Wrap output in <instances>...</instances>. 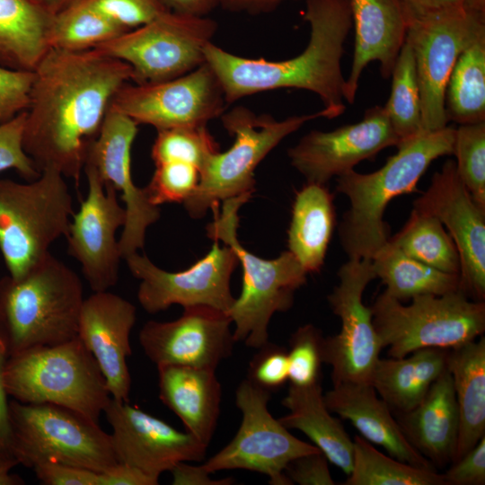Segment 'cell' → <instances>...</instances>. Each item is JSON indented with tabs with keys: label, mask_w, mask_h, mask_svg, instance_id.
<instances>
[{
	"label": "cell",
	"mask_w": 485,
	"mask_h": 485,
	"mask_svg": "<svg viewBox=\"0 0 485 485\" xmlns=\"http://www.w3.org/2000/svg\"><path fill=\"white\" fill-rule=\"evenodd\" d=\"M324 401L331 412L349 420L362 437L384 447L390 456L417 467L435 469L410 445L392 411L370 384H333L324 394Z\"/></svg>",
	"instance_id": "obj_25"
},
{
	"label": "cell",
	"mask_w": 485,
	"mask_h": 485,
	"mask_svg": "<svg viewBox=\"0 0 485 485\" xmlns=\"http://www.w3.org/2000/svg\"><path fill=\"white\" fill-rule=\"evenodd\" d=\"M8 420L6 448L28 468L54 462L103 472L119 463L111 436L70 409L13 400Z\"/></svg>",
	"instance_id": "obj_8"
},
{
	"label": "cell",
	"mask_w": 485,
	"mask_h": 485,
	"mask_svg": "<svg viewBox=\"0 0 485 485\" xmlns=\"http://www.w3.org/2000/svg\"><path fill=\"white\" fill-rule=\"evenodd\" d=\"M88 190L69 225L67 252L81 266L93 292L108 291L119 280L122 259L116 232L126 221L116 189L104 184L94 168L85 164Z\"/></svg>",
	"instance_id": "obj_18"
},
{
	"label": "cell",
	"mask_w": 485,
	"mask_h": 485,
	"mask_svg": "<svg viewBox=\"0 0 485 485\" xmlns=\"http://www.w3.org/2000/svg\"><path fill=\"white\" fill-rule=\"evenodd\" d=\"M221 84L205 62L179 77L147 84H125L110 105L139 124L157 131L205 126L225 107Z\"/></svg>",
	"instance_id": "obj_15"
},
{
	"label": "cell",
	"mask_w": 485,
	"mask_h": 485,
	"mask_svg": "<svg viewBox=\"0 0 485 485\" xmlns=\"http://www.w3.org/2000/svg\"><path fill=\"white\" fill-rule=\"evenodd\" d=\"M155 169L145 187L150 202L155 206L164 203H184L196 190L199 170L192 164L167 161L154 163Z\"/></svg>",
	"instance_id": "obj_41"
},
{
	"label": "cell",
	"mask_w": 485,
	"mask_h": 485,
	"mask_svg": "<svg viewBox=\"0 0 485 485\" xmlns=\"http://www.w3.org/2000/svg\"><path fill=\"white\" fill-rule=\"evenodd\" d=\"M103 412L112 428L118 462L155 480L179 463L205 458L207 446L192 434L175 429L128 401L111 398Z\"/></svg>",
	"instance_id": "obj_22"
},
{
	"label": "cell",
	"mask_w": 485,
	"mask_h": 485,
	"mask_svg": "<svg viewBox=\"0 0 485 485\" xmlns=\"http://www.w3.org/2000/svg\"><path fill=\"white\" fill-rule=\"evenodd\" d=\"M128 31L103 13L93 0H75L53 14L48 43L49 48L82 52Z\"/></svg>",
	"instance_id": "obj_34"
},
{
	"label": "cell",
	"mask_w": 485,
	"mask_h": 485,
	"mask_svg": "<svg viewBox=\"0 0 485 485\" xmlns=\"http://www.w3.org/2000/svg\"><path fill=\"white\" fill-rule=\"evenodd\" d=\"M333 194L325 185L307 183L296 191L288 229V251L307 273L324 264L335 227Z\"/></svg>",
	"instance_id": "obj_31"
},
{
	"label": "cell",
	"mask_w": 485,
	"mask_h": 485,
	"mask_svg": "<svg viewBox=\"0 0 485 485\" xmlns=\"http://www.w3.org/2000/svg\"><path fill=\"white\" fill-rule=\"evenodd\" d=\"M33 471L46 485H99V472L54 462L35 465Z\"/></svg>",
	"instance_id": "obj_49"
},
{
	"label": "cell",
	"mask_w": 485,
	"mask_h": 485,
	"mask_svg": "<svg viewBox=\"0 0 485 485\" xmlns=\"http://www.w3.org/2000/svg\"><path fill=\"white\" fill-rule=\"evenodd\" d=\"M213 241L208 253L182 271L162 269L137 252L125 259L132 275L140 280L137 299L147 313L172 304L204 305L228 313L235 300L230 279L239 261L231 247H220L218 241Z\"/></svg>",
	"instance_id": "obj_16"
},
{
	"label": "cell",
	"mask_w": 485,
	"mask_h": 485,
	"mask_svg": "<svg viewBox=\"0 0 485 485\" xmlns=\"http://www.w3.org/2000/svg\"><path fill=\"white\" fill-rule=\"evenodd\" d=\"M453 154L460 179L473 200L485 208V122L455 128Z\"/></svg>",
	"instance_id": "obj_40"
},
{
	"label": "cell",
	"mask_w": 485,
	"mask_h": 485,
	"mask_svg": "<svg viewBox=\"0 0 485 485\" xmlns=\"http://www.w3.org/2000/svg\"><path fill=\"white\" fill-rule=\"evenodd\" d=\"M322 331L313 324L299 327L289 340L288 380L291 384L304 386L320 382Z\"/></svg>",
	"instance_id": "obj_42"
},
{
	"label": "cell",
	"mask_w": 485,
	"mask_h": 485,
	"mask_svg": "<svg viewBox=\"0 0 485 485\" xmlns=\"http://www.w3.org/2000/svg\"><path fill=\"white\" fill-rule=\"evenodd\" d=\"M51 14H54L75 0H31Z\"/></svg>",
	"instance_id": "obj_57"
},
{
	"label": "cell",
	"mask_w": 485,
	"mask_h": 485,
	"mask_svg": "<svg viewBox=\"0 0 485 485\" xmlns=\"http://www.w3.org/2000/svg\"><path fill=\"white\" fill-rule=\"evenodd\" d=\"M454 136L455 128L448 126L423 130L400 144L379 170L371 173L351 170L337 177V192L349 201L339 228L348 259L371 260L387 242L386 207L396 197L418 190L419 179L434 160L454 154Z\"/></svg>",
	"instance_id": "obj_3"
},
{
	"label": "cell",
	"mask_w": 485,
	"mask_h": 485,
	"mask_svg": "<svg viewBox=\"0 0 485 485\" xmlns=\"http://www.w3.org/2000/svg\"><path fill=\"white\" fill-rule=\"evenodd\" d=\"M413 209L445 225L460 258V291L475 301L485 299V208L472 198L460 179L455 162L436 172Z\"/></svg>",
	"instance_id": "obj_17"
},
{
	"label": "cell",
	"mask_w": 485,
	"mask_h": 485,
	"mask_svg": "<svg viewBox=\"0 0 485 485\" xmlns=\"http://www.w3.org/2000/svg\"><path fill=\"white\" fill-rule=\"evenodd\" d=\"M384 106H374L354 124L331 131L312 130L288 149L292 166L307 183L325 185L364 160H373L386 147L398 146Z\"/></svg>",
	"instance_id": "obj_20"
},
{
	"label": "cell",
	"mask_w": 485,
	"mask_h": 485,
	"mask_svg": "<svg viewBox=\"0 0 485 485\" xmlns=\"http://www.w3.org/2000/svg\"><path fill=\"white\" fill-rule=\"evenodd\" d=\"M227 313L209 306L185 307L172 322H146L139 343L156 366H186L216 370L233 352L235 340Z\"/></svg>",
	"instance_id": "obj_21"
},
{
	"label": "cell",
	"mask_w": 485,
	"mask_h": 485,
	"mask_svg": "<svg viewBox=\"0 0 485 485\" xmlns=\"http://www.w3.org/2000/svg\"><path fill=\"white\" fill-rule=\"evenodd\" d=\"M137 126L110 105L84 163L94 168L104 184L112 185L121 194L126 221L118 242L124 260L144 247L147 228L160 218L159 207L150 202L145 188L137 187L131 174V148Z\"/></svg>",
	"instance_id": "obj_19"
},
{
	"label": "cell",
	"mask_w": 485,
	"mask_h": 485,
	"mask_svg": "<svg viewBox=\"0 0 485 485\" xmlns=\"http://www.w3.org/2000/svg\"><path fill=\"white\" fill-rule=\"evenodd\" d=\"M284 1L287 0H220L219 5L233 12L256 14L273 11Z\"/></svg>",
	"instance_id": "obj_55"
},
{
	"label": "cell",
	"mask_w": 485,
	"mask_h": 485,
	"mask_svg": "<svg viewBox=\"0 0 485 485\" xmlns=\"http://www.w3.org/2000/svg\"><path fill=\"white\" fill-rule=\"evenodd\" d=\"M391 77V94L384 109L400 145L423 131L415 58L411 46L406 40Z\"/></svg>",
	"instance_id": "obj_38"
},
{
	"label": "cell",
	"mask_w": 485,
	"mask_h": 485,
	"mask_svg": "<svg viewBox=\"0 0 485 485\" xmlns=\"http://www.w3.org/2000/svg\"><path fill=\"white\" fill-rule=\"evenodd\" d=\"M339 284L328 295L331 309L341 322L340 331L323 338L322 362L331 366L333 384H369L382 348L363 294L375 273L370 259L350 260L338 270Z\"/></svg>",
	"instance_id": "obj_14"
},
{
	"label": "cell",
	"mask_w": 485,
	"mask_h": 485,
	"mask_svg": "<svg viewBox=\"0 0 485 485\" xmlns=\"http://www.w3.org/2000/svg\"><path fill=\"white\" fill-rule=\"evenodd\" d=\"M464 7L472 12L485 13V0H464Z\"/></svg>",
	"instance_id": "obj_58"
},
{
	"label": "cell",
	"mask_w": 485,
	"mask_h": 485,
	"mask_svg": "<svg viewBox=\"0 0 485 485\" xmlns=\"http://www.w3.org/2000/svg\"><path fill=\"white\" fill-rule=\"evenodd\" d=\"M443 473L445 485L485 484V436Z\"/></svg>",
	"instance_id": "obj_47"
},
{
	"label": "cell",
	"mask_w": 485,
	"mask_h": 485,
	"mask_svg": "<svg viewBox=\"0 0 485 485\" xmlns=\"http://www.w3.org/2000/svg\"><path fill=\"white\" fill-rule=\"evenodd\" d=\"M408 19L464 9V0H400Z\"/></svg>",
	"instance_id": "obj_51"
},
{
	"label": "cell",
	"mask_w": 485,
	"mask_h": 485,
	"mask_svg": "<svg viewBox=\"0 0 485 485\" xmlns=\"http://www.w3.org/2000/svg\"><path fill=\"white\" fill-rule=\"evenodd\" d=\"M384 292L404 301L417 295H443L460 290L459 274L441 271L404 254L390 240L371 259Z\"/></svg>",
	"instance_id": "obj_33"
},
{
	"label": "cell",
	"mask_w": 485,
	"mask_h": 485,
	"mask_svg": "<svg viewBox=\"0 0 485 485\" xmlns=\"http://www.w3.org/2000/svg\"><path fill=\"white\" fill-rule=\"evenodd\" d=\"M290 482L300 485H334L328 460L322 452L307 454L292 460L285 470Z\"/></svg>",
	"instance_id": "obj_48"
},
{
	"label": "cell",
	"mask_w": 485,
	"mask_h": 485,
	"mask_svg": "<svg viewBox=\"0 0 485 485\" xmlns=\"http://www.w3.org/2000/svg\"><path fill=\"white\" fill-rule=\"evenodd\" d=\"M448 349L428 348L401 358H378L369 379L378 396L395 413L412 410L447 368Z\"/></svg>",
	"instance_id": "obj_29"
},
{
	"label": "cell",
	"mask_w": 485,
	"mask_h": 485,
	"mask_svg": "<svg viewBox=\"0 0 485 485\" xmlns=\"http://www.w3.org/2000/svg\"><path fill=\"white\" fill-rule=\"evenodd\" d=\"M157 369L160 400L181 419L189 433L208 446L222 397L215 370L176 365Z\"/></svg>",
	"instance_id": "obj_27"
},
{
	"label": "cell",
	"mask_w": 485,
	"mask_h": 485,
	"mask_svg": "<svg viewBox=\"0 0 485 485\" xmlns=\"http://www.w3.org/2000/svg\"><path fill=\"white\" fill-rule=\"evenodd\" d=\"M4 448H5V446H4V442H3V440H2V438L0 436V450H2Z\"/></svg>",
	"instance_id": "obj_59"
},
{
	"label": "cell",
	"mask_w": 485,
	"mask_h": 485,
	"mask_svg": "<svg viewBox=\"0 0 485 485\" xmlns=\"http://www.w3.org/2000/svg\"><path fill=\"white\" fill-rule=\"evenodd\" d=\"M219 152V145L205 126L181 127L157 131L151 156L154 163L179 161L202 170Z\"/></svg>",
	"instance_id": "obj_39"
},
{
	"label": "cell",
	"mask_w": 485,
	"mask_h": 485,
	"mask_svg": "<svg viewBox=\"0 0 485 485\" xmlns=\"http://www.w3.org/2000/svg\"><path fill=\"white\" fill-rule=\"evenodd\" d=\"M353 445L352 469L344 485H445L435 469L386 455L362 436H355Z\"/></svg>",
	"instance_id": "obj_37"
},
{
	"label": "cell",
	"mask_w": 485,
	"mask_h": 485,
	"mask_svg": "<svg viewBox=\"0 0 485 485\" xmlns=\"http://www.w3.org/2000/svg\"><path fill=\"white\" fill-rule=\"evenodd\" d=\"M73 214L65 177L54 169L28 183L0 179V251L9 276L19 278L39 265L67 235Z\"/></svg>",
	"instance_id": "obj_7"
},
{
	"label": "cell",
	"mask_w": 485,
	"mask_h": 485,
	"mask_svg": "<svg viewBox=\"0 0 485 485\" xmlns=\"http://www.w3.org/2000/svg\"><path fill=\"white\" fill-rule=\"evenodd\" d=\"M9 357L8 344L4 333L0 327V436L6 448L9 439L8 401L4 387V373Z\"/></svg>",
	"instance_id": "obj_53"
},
{
	"label": "cell",
	"mask_w": 485,
	"mask_h": 485,
	"mask_svg": "<svg viewBox=\"0 0 485 485\" xmlns=\"http://www.w3.org/2000/svg\"><path fill=\"white\" fill-rule=\"evenodd\" d=\"M389 240L407 256L444 272L459 274L456 246L435 216L412 209L404 226Z\"/></svg>",
	"instance_id": "obj_36"
},
{
	"label": "cell",
	"mask_w": 485,
	"mask_h": 485,
	"mask_svg": "<svg viewBox=\"0 0 485 485\" xmlns=\"http://www.w3.org/2000/svg\"><path fill=\"white\" fill-rule=\"evenodd\" d=\"M155 480L139 469L118 463L103 472H99V485H156Z\"/></svg>",
	"instance_id": "obj_50"
},
{
	"label": "cell",
	"mask_w": 485,
	"mask_h": 485,
	"mask_svg": "<svg viewBox=\"0 0 485 485\" xmlns=\"http://www.w3.org/2000/svg\"><path fill=\"white\" fill-rule=\"evenodd\" d=\"M217 24L206 16L166 11L94 49L131 67V81L147 84L183 75L205 63Z\"/></svg>",
	"instance_id": "obj_11"
},
{
	"label": "cell",
	"mask_w": 485,
	"mask_h": 485,
	"mask_svg": "<svg viewBox=\"0 0 485 485\" xmlns=\"http://www.w3.org/2000/svg\"><path fill=\"white\" fill-rule=\"evenodd\" d=\"M304 18L310 24L309 42L303 52L289 59L248 58L212 41L207 44L205 61L216 75L226 103L260 92L295 88L317 94L326 119L344 113L346 79L340 62L352 28L349 0H305Z\"/></svg>",
	"instance_id": "obj_2"
},
{
	"label": "cell",
	"mask_w": 485,
	"mask_h": 485,
	"mask_svg": "<svg viewBox=\"0 0 485 485\" xmlns=\"http://www.w3.org/2000/svg\"><path fill=\"white\" fill-rule=\"evenodd\" d=\"M395 416L410 445L433 465L454 462L459 416L453 379L447 368L416 407Z\"/></svg>",
	"instance_id": "obj_26"
},
{
	"label": "cell",
	"mask_w": 485,
	"mask_h": 485,
	"mask_svg": "<svg viewBox=\"0 0 485 485\" xmlns=\"http://www.w3.org/2000/svg\"><path fill=\"white\" fill-rule=\"evenodd\" d=\"M349 4L355 45L343 95L353 104L362 72L369 63L377 61L382 77H391L406 39L408 17L400 0H349Z\"/></svg>",
	"instance_id": "obj_24"
},
{
	"label": "cell",
	"mask_w": 485,
	"mask_h": 485,
	"mask_svg": "<svg viewBox=\"0 0 485 485\" xmlns=\"http://www.w3.org/2000/svg\"><path fill=\"white\" fill-rule=\"evenodd\" d=\"M26 110L0 122V172L13 169L27 181L40 177V172L23 149L22 135Z\"/></svg>",
	"instance_id": "obj_43"
},
{
	"label": "cell",
	"mask_w": 485,
	"mask_h": 485,
	"mask_svg": "<svg viewBox=\"0 0 485 485\" xmlns=\"http://www.w3.org/2000/svg\"><path fill=\"white\" fill-rule=\"evenodd\" d=\"M445 108L448 121L485 122V34L458 57L446 84Z\"/></svg>",
	"instance_id": "obj_35"
},
{
	"label": "cell",
	"mask_w": 485,
	"mask_h": 485,
	"mask_svg": "<svg viewBox=\"0 0 485 485\" xmlns=\"http://www.w3.org/2000/svg\"><path fill=\"white\" fill-rule=\"evenodd\" d=\"M168 10L176 13L206 16L217 5L220 0H159Z\"/></svg>",
	"instance_id": "obj_54"
},
{
	"label": "cell",
	"mask_w": 485,
	"mask_h": 485,
	"mask_svg": "<svg viewBox=\"0 0 485 485\" xmlns=\"http://www.w3.org/2000/svg\"><path fill=\"white\" fill-rule=\"evenodd\" d=\"M170 472L174 485H228L234 481L230 478L212 480L201 465L193 466L185 462L179 463Z\"/></svg>",
	"instance_id": "obj_52"
},
{
	"label": "cell",
	"mask_w": 485,
	"mask_h": 485,
	"mask_svg": "<svg viewBox=\"0 0 485 485\" xmlns=\"http://www.w3.org/2000/svg\"><path fill=\"white\" fill-rule=\"evenodd\" d=\"M136 307L123 297L93 292L84 300L77 336L97 361L111 398L128 401L131 377L127 358L131 355L130 331Z\"/></svg>",
	"instance_id": "obj_23"
},
{
	"label": "cell",
	"mask_w": 485,
	"mask_h": 485,
	"mask_svg": "<svg viewBox=\"0 0 485 485\" xmlns=\"http://www.w3.org/2000/svg\"><path fill=\"white\" fill-rule=\"evenodd\" d=\"M485 34V13L461 9L408 19L406 40L413 50L424 131L447 126L446 84L460 54Z\"/></svg>",
	"instance_id": "obj_13"
},
{
	"label": "cell",
	"mask_w": 485,
	"mask_h": 485,
	"mask_svg": "<svg viewBox=\"0 0 485 485\" xmlns=\"http://www.w3.org/2000/svg\"><path fill=\"white\" fill-rule=\"evenodd\" d=\"M84 300L79 276L51 253L19 278H0V327L9 356L77 337Z\"/></svg>",
	"instance_id": "obj_4"
},
{
	"label": "cell",
	"mask_w": 485,
	"mask_h": 485,
	"mask_svg": "<svg viewBox=\"0 0 485 485\" xmlns=\"http://www.w3.org/2000/svg\"><path fill=\"white\" fill-rule=\"evenodd\" d=\"M447 369L459 416L454 462L485 436V338L448 349Z\"/></svg>",
	"instance_id": "obj_30"
},
{
	"label": "cell",
	"mask_w": 485,
	"mask_h": 485,
	"mask_svg": "<svg viewBox=\"0 0 485 485\" xmlns=\"http://www.w3.org/2000/svg\"><path fill=\"white\" fill-rule=\"evenodd\" d=\"M52 16L31 0H0V66L34 71L49 49Z\"/></svg>",
	"instance_id": "obj_32"
},
{
	"label": "cell",
	"mask_w": 485,
	"mask_h": 485,
	"mask_svg": "<svg viewBox=\"0 0 485 485\" xmlns=\"http://www.w3.org/2000/svg\"><path fill=\"white\" fill-rule=\"evenodd\" d=\"M251 196H240L223 201L210 210L213 221L207 226L212 240L221 241L235 252L242 267V286L228 315L235 325V341L259 348L269 342L268 326L272 315L287 311L294 303L295 291L306 282L308 274L287 250L275 259L265 260L246 250L237 238L238 211Z\"/></svg>",
	"instance_id": "obj_5"
},
{
	"label": "cell",
	"mask_w": 485,
	"mask_h": 485,
	"mask_svg": "<svg viewBox=\"0 0 485 485\" xmlns=\"http://www.w3.org/2000/svg\"><path fill=\"white\" fill-rule=\"evenodd\" d=\"M321 117L324 118L322 110L277 120L269 114L257 115L242 106L223 113V127L234 137V143L225 152L213 154L200 171L196 190L183 203L188 214L200 218L221 201L251 196L259 163L285 137Z\"/></svg>",
	"instance_id": "obj_10"
},
{
	"label": "cell",
	"mask_w": 485,
	"mask_h": 485,
	"mask_svg": "<svg viewBox=\"0 0 485 485\" xmlns=\"http://www.w3.org/2000/svg\"><path fill=\"white\" fill-rule=\"evenodd\" d=\"M270 393L248 379L241 382L235 392L241 426L228 445L201 464L207 472L244 469L267 475L272 485H291L285 474L287 464L299 456L321 452L293 436L269 413Z\"/></svg>",
	"instance_id": "obj_12"
},
{
	"label": "cell",
	"mask_w": 485,
	"mask_h": 485,
	"mask_svg": "<svg viewBox=\"0 0 485 485\" xmlns=\"http://www.w3.org/2000/svg\"><path fill=\"white\" fill-rule=\"evenodd\" d=\"M17 464L19 462L7 448L0 450V485L24 484L22 478L10 472Z\"/></svg>",
	"instance_id": "obj_56"
},
{
	"label": "cell",
	"mask_w": 485,
	"mask_h": 485,
	"mask_svg": "<svg viewBox=\"0 0 485 485\" xmlns=\"http://www.w3.org/2000/svg\"><path fill=\"white\" fill-rule=\"evenodd\" d=\"M289 412L279 418L287 429L304 433L327 460L348 475L353 463V439L340 420L331 416L319 383L298 386L290 384L281 401Z\"/></svg>",
	"instance_id": "obj_28"
},
{
	"label": "cell",
	"mask_w": 485,
	"mask_h": 485,
	"mask_svg": "<svg viewBox=\"0 0 485 485\" xmlns=\"http://www.w3.org/2000/svg\"><path fill=\"white\" fill-rule=\"evenodd\" d=\"M4 381L7 395L20 402L62 406L96 423L111 400L97 361L78 336L9 356Z\"/></svg>",
	"instance_id": "obj_6"
},
{
	"label": "cell",
	"mask_w": 485,
	"mask_h": 485,
	"mask_svg": "<svg viewBox=\"0 0 485 485\" xmlns=\"http://www.w3.org/2000/svg\"><path fill=\"white\" fill-rule=\"evenodd\" d=\"M288 357L285 348L267 342L259 348L249 364L247 379L269 392L288 380Z\"/></svg>",
	"instance_id": "obj_44"
},
{
	"label": "cell",
	"mask_w": 485,
	"mask_h": 485,
	"mask_svg": "<svg viewBox=\"0 0 485 485\" xmlns=\"http://www.w3.org/2000/svg\"><path fill=\"white\" fill-rule=\"evenodd\" d=\"M33 79V71L14 70L0 66V122L27 110Z\"/></svg>",
	"instance_id": "obj_45"
},
{
	"label": "cell",
	"mask_w": 485,
	"mask_h": 485,
	"mask_svg": "<svg viewBox=\"0 0 485 485\" xmlns=\"http://www.w3.org/2000/svg\"><path fill=\"white\" fill-rule=\"evenodd\" d=\"M410 300L406 305L384 291L370 306L375 332L391 357L422 348H454L485 331L484 301L472 300L460 290Z\"/></svg>",
	"instance_id": "obj_9"
},
{
	"label": "cell",
	"mask_w": 485,
	"mask_h": 485,
	"mask_svg": "<svg viewBox=\"0 0 485 485\" xmlns=\"http://www.w3.org/2000/svg\"><path fill=\"white\" fill-rule=\"evenodd\" d=\"M33 72L23 149L40 172L51 168L78 182L113 97L131 80V67L95 49L49 48Z\"/></svg>",
	"instance_id": "obj_1"
},
{
	"label": "cell",
	"mask_w": 485,
	"mask_h": 485,
	"mask_svg": "<svg viewBox=\"0 0 485 485\" xmlns=\"http://www.w3.org/2000/svg\"><path fill=\"white\" fill-rule=\"evenodd\" d=\"M109 17L128 30L144 25L168 11L159 0H93Z\"/></svg>",
	"instance_id": "obj_46"
}]
</instances>
